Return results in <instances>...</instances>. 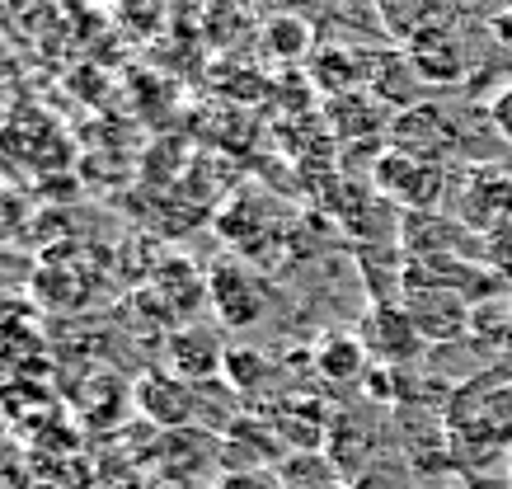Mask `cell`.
I'll return each mask as SVG.
<instances>
[{
  "mask_svg": "<svg viewBox=\"0 0 512 489\" xmlns=\"http://www.w3.org/2000/svg\"><path fill=\"white\" fill-rule=\"evenodd\" d=\"M456 457H512V386H470L447 414Z\"/></svg>",
  "mask_w": 512,
  "mask_h": 489,
  "instance_id": "1",
  "label": "cell"
},
{
  "mask_svg": "<svg viewBox=\"0 0 512 489\" xmlns=\"http://www.w3.org/2000/svg\"><path fill=\"white\" fill-rule=\"evenodd\" d=\"M376 184H381L390 198H400L404 207L423 212V207H433L437 198H442L447 174H442V165H433V160H419L395 146V151H386V156L376 160Z\"/></svg>",
  "mask_w": 512,
  "mask_h": 489,
  "instance_id": "2",
  "label": "cell"
},
{
  "mask_svg": "<svg viewBox=\"0 0 512 489\" xmlns=\"http://www.w3.org/2000/svg\"><path fill=\"white\" fill-rule=\"evenodd\" d=\"M226 353H231V348L221 344V330H212V325H179V330L165 339L170 377L188 381V386L212 381L217 372H226Z\"/></svg>",
  "mask_w": 512,
  "mask_h": 489,
  "instance_id": "3",
  "label": "cell"
},
{
  "mask_svg": "<svg viewBox=\"0 0 512 489\" xmlns=\"http://www.w3.org/2000/svg\"><path fill=\"white\" fill-rule=\"evenodd\" d=\"M207 297H212L226 330H249V325L264 320V287H259L254 273H245L231 259L207 273Z\"/></svg>",
  "mask_w": 512,
  "mask_h": 489,
  "instance_id": "4",
  "label": "cell"
},
{
  "mask_svg": "<svg viewBox=\"0 0 512 489\" xmlns=\"http://www.w3.org/2000/svg\"><path fill=\"white\" fill-rule=\"evenodd\" d=\"M404 62H409V71L419 80H433V85H456V80L470 76L466 43L456 38L451 24L428 29V33H419L414 43H404Z\"/></svg>",
  "mask_w": 512,
  "mask_h": 489,
  "instance_id": "5",
  "label": "cell"
},
{
  "mask_svg": "<svg viewBox=\"0 0 512 489\" xmlns=\"http://www.w3.org/2000/svg\"><path fill=\"white\" fill-rule=\"evenodd\" d=\"M132 400H137V410L146 414V419H156V424H188L193 419V386L179 377H165V372H146V377H137V386H132Z\"/></svg>",
  "mask_w": 512,
  "mask_h": 489,
  "instance_id": "6",
  "label": "cell"
},
{
  "mask_svg": "<svg viewBox=\"0 0 512 489\" xmlns=\"http://www.w3.org/2000/svg\"><path fill=\"white\" fill-rule=\"evenodd\" d=\"M362 339H367V348H372L376 358H395V363L414 358L423 348V334H419V325H414V316H409V311H395V306L372 311Z\"/></svg>",
  "mask_w": 512,
  "mask_h": 489,
  "instance_id": "7",
  "label": "cell"
},
{
  "mask_svg": "<svg viewBox=\"0 0 512 489\" xmlns=\"http://www.w3.org/2000/svg\"><path fill=\"white\" fill-rule=\"evenodd\" d=\"M376 10H381L386 33L400 43H414L419 33L451 24V0H381Z\"/></svg>",
  "mask_w": 512,
  "mask_h": 489,
  "instance_id": "8",
  "label": "cell"
},
{
  "mask_svg": "<svg viewBox=\"0 0 512 489\" xmlns=\"http://www.w3.org/2000/svg\"><path fill=\"white\" fill-rule=\"evenodd\" d=\"M315 363L329 381H357L362 363H367V344L362 339H348V334H329L325 344L315 348Z\"/></svg>",
  "mask_w": 512,
  "mask_h": 489,
  "instance_id": "9",
  "label": "cell"
},
{
  "mask_svg": "<svg viewBox=\"0 0 512 489\" xmlns=\"http://www.w3.org/2000/svg\"><path fill=\"white\" fill-rule=\"evenodd\" d=\"M226 372H231V386H240V391H254L259 386V372H264V363L254 358V353H226Z\"/></svg>",
  "mask_w": 512,
  "mask_h": 489,
  "instance_id": "10",
  "label": "cell"
},
{
  "mask_svg": "<svg viewBox=\"0 0 512 489\" xmlns=\"http://www.w3.org/2000/svg\"><path fill=\"white\" fill-rule=\"evenodd\" d=\"M484 250H489V264H494L503 278H512V217L489 231V245H484Z\"/></svg>",
  "mask_w": 512,
  "mask_h": 489,
  "instance_id": "11",
  "label": "cell"
},
{
  "mask_svg": "<svg viewBox=\"0 0 512 489\" xmlns=\"http://www.w3.org/2000/svg\"><path fill=\"white\" fill-rule=\"evenodd\" d=\"M489 123H494V132L512 146V80L503 90H494V99H489Z\"/></svg>",
  "mask_w": 512,
  "mask_h": 489,
  "instance_id": "12",
  "label": "cell"
},
{
  "mask_svg": "<svg viewBox=\"0 0 512 489\" xmlns=\"http://www.w3.org/2000/svg\"><path fill=\"white\" fill-rule=\"evenodd\" d=\"M221 489H278V480L264 471H235L221 480Z\"/></svg>",
  "mask_w": 512,
  "mask_h": 489,
  "instance_id": "13",
  "label": "cell"
},
{
  "mask_svg": "<svg viewBox=\"0 0 512 489\" xmlns=\"http://www.w3.org/2000/svg\"><path fill=\"white\" fill-rule=\"evenodd\" d=\"M343 5H381V0H343Z\"/></svg>",
  "mask_w": 512,
  "mask_h": 489,
  "instance_id": "14",
  "label": "cell"
},
{
  "mask_svg": "<svg viewBox=\"0 0 512 489\" xmlns=\"http://www.w3.org/2000/svg\"><path fill=\"white\" fill-rule=\"evenodd\" d=\"M508 475H512V457H508Z\"/></svg>",
  "mask_w": 512,
  "mask_h": 489,
  "instance_id": "15",
  "label": "cell"
}]
</instances>
